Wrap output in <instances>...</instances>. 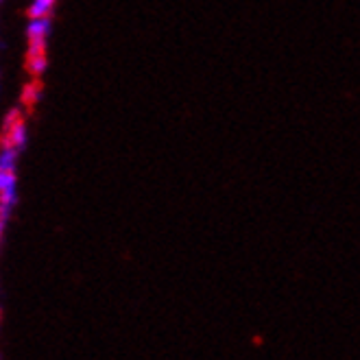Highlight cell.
Returning <instances> with one entry per match:
<instances>
[{"label":"cell","mask_w":360,"mask_h":360,"mask_svg":"<svg viewBox=\"0 0 360 360\" xmlns=\"http://www.w3.org/2000/svg\"><path fill=\"white\" fill-rule=\"evenodd\" d=\"M20 151L0 144V210L11 219L20 203Z\"/></svg>","instance_id":"7a4b0ae2"},{"label":"cell","mask_w":360,"mask_h":360,"mask_svg":"<svg viewBox=\"0 0 360 360\" xmlns=\"http://www.w3.org/2000/svg\"><path fill=\"white\" fill-rule=\"evenodd\" d=\"M59 0H29L27 18H53Z\"/></svg>","instance_id":"277c9868"},{"label":"cell","mask_w":360,"mask_h":360,"mask_svg":"<svg viewBox=\"0 0 360 360\" xmlns=\"http://www.w3.org/2000/svg\"><path fill=\"white\" fill-rule=\"evenodd\" d=\"M3 3H5V0H0V5H3Z\"/></svg>","instance_id":"ba28073f"},{"label":"cell","mask_w":360,"mask_h":360,"mask_svg":"<svg viewBox=\"0 0 360 360\" xmlns=\"http://www.w3.org/2000/svg\"><path fill=\"white\" fill-rule=\"evenodd\" d=\"M53 33V18H27V72L41 79L49 70V44Z\"/></svg>","instance_id":"6da1fadb"},{"label":"cell","mask_w":360,"mask_h":360,"mask_svg":"<svg viewBox=\"0 0 360 360\" xmlns=\"http://www.w3.org/2000/svg\"><path fill=\"white\" fill-rule=\"evenodd\" d=\"M41 96V83L37 79H33L29 86L22 90V103L25 105H35Z\"/></svg>","instance_id":"5b68a950"},{"label":"cell","mask_w":360,"mask_h":360,"mask_svg":"<svg viewBox=\"0 0 360 360\" xmlns=\"http://www.w3.org/2000/svg\"><path fill=\"white\" fill-rule=\"evenodd\" d=\"M0 321H3V310H0Z\"/></svg>","instance_id":"52a82bcc"},{"label":"cell","mask_w":360,"mask_h":360,"mask_svg":"<svg viewBox=\"0 0 360 360\" xmlns=\"http://www.w3.org/2000/svg\"><path fill=\"white\" fill-rule=\"evenodd\" d=\"M7 221L9 217L5 214L3 210H0V245H3V238H5V229H7Z\"/></svg>","instance_id":"8992f818"},{"label":"cell","mask_w":360,"mask_h":360,"mask_svg":"<svg viewBox=\"0 0 360 360\" xmlns=\"http://www.w3.org/2000/svg\"><path fill=\"white\" fill-rule=\"evenodd\" d=\"M29 138H31V129L29 122L22 110H9L3 118V127H0V144H7L11 149L22 153L29 146Z\"/></svg>","instance_id":"3957f363"}]
</instances>
